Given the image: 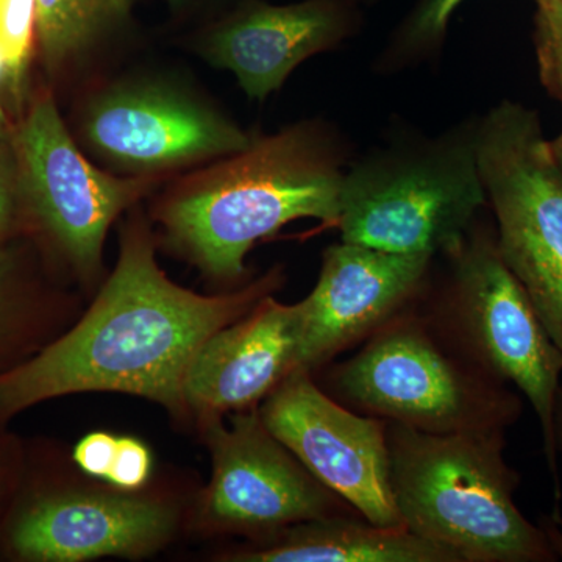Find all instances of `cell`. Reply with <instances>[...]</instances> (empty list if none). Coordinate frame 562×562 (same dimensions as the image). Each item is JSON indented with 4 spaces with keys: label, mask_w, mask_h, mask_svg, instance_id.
<instances>
[{
    "label": "cell",
    "mask_w": 562,
    "mask_h": 562,
    "mask_svg": "<svg viewBox=\"0 0 562 562\" xmlns=\"http://www.w3.org/2000/svg\"><path fill=\"white\" fill-rule=\"evenodd\" d=\"M279 281L272 271L235 294H194L161 272L149 233L135 225L85 319L0 375V420L85 391L127 392L179 409L184 376L202 344L247 316Z\"/></svg>",
    "instance_id": "cell-1"
},
{
    "label": "cell",
    "mask_w": 562,
    "mask_h": 562,
    "mask_svg": "<svg viewBox=\"0 0 562 562\" xmlns=\"http://www.w3.org/2000/svg\"><path fill=\"white\" fill-rule=\"evenodd\" d=\"M344 150L327 128L299 124L177 184L162 203L172 241L211 276L238 279L261 239L299 220L338 225Z\"/></svg>",
    "instance_id": "cell-2"
},
{
    "label": "cell",
    "mask_w": 562,
    "mask_h": 562,
    "mask_svg": "<svg viewBox=\"0 0 562 562\" xmlns=\"http://www.w3.org/2000/svg\"><path fill=\"white\" fill-rule=\"evenodd\" d=\"M391 487L403 528L458 562H554L552 543L516 503L506 432L430 435L386 422Z\"/></svg>",
    "instance_id": "cell-3"
},
{
    "label": "cell",
    "mask_w": 562,
    "mask_h": 562,
    "mask_svg": "<svg viewBox=\"0 0 562 562\" xmlns=\"http://www.w3.org/2000/svg\"><path fill=\"white\" fill-rule=\"evenodd\" d=\"M443 257L449 272L431 299L425 294V316L473 368L516 387L530 403L552 476L554 509H561L553 413L562 382V353L503 260L495 228L473 225L460 246Z\"/></svg>",
    "instance_id": "cell-4"
},
{
    "label": "cell",
    "mask_w": 562,
    "mask_h": 562,
    "mask_svg": "<svg viewBox=\"0 0 562 562\" xmlns=\"http://www.w3.org/2000/svg\"><path fill=\"white\" fill-rule=\"evenodd\" d=\"M487 205L479 121L436 138L395 140L346 171L341 241L392 254L447 255Z\"/></svg>",
    "instance_id": "cell-5"
},
{
    "label": "cell",
    "mask_w": 562,
    "mask_h": 562,
    "mask_svg": "<svg viewBox=\"0 0 562 562\" xmlns=\"http://www.w3.org/2000/svg\"><path fill=\"white\" fill-rule=\"evenodd\" d=\"M420 303L331 369L336 401L430 435L508 431L524 413L520 394L460 357Z\"/></svg>",
    "instance_id": "cell-6"
},
{
    "label": "cell",
    "mask_w": 562,
    "mask_h": 562,
    "mask_svg": "<svg viewBox=\"0 0 562 562\" xmlns=\"http://www.w3.org/2000/svg\"><path fill=\"white\" fill-rule=\"evenodd\" d=\"M479 162L503 260L562 353V171L539 114L494 106L479 120Z\"/></svg>",
    "instance_id": "cell-7"
},
{
    "label": "cell",
    "mask_w": 562,
    "mask_h": 562,
    "mask_svg": "<svg viewBox=\"0 0 562 562\" xmlns=\"http://www.w3.org/2000/svg\"><path fill=\"white\" fill-rule=\"evenodd\" d=\"M260 416L273 438L362 519L403 528L392 495L386 420L347 408L303 369L273 387Z\"/></svg>",
    "instance_id": "cell-8"
},
{
    "label": "cell",
    "mask_w": 562,
    "mask_h": 562,
    "mask_svg": "<svg viewBox=\"0 0 562 562\" xmlns=\"http://www.w3.org/2000/svg\"><path fill=\"white\" fill-rule=\"evenodd\" d=\"M13 143L21 198L74 265L91 271L111 222L150 190L151 180L120 179L92 166L49 94L32 103Z\"/></svg>",
    "instance_id": "cell-9"
},
{
    "label": "cell",
    "mask_w": 562,
    "mask_h": 562,
    "mask_svg": "<svg viewBox=\"0 0 562 562\" xmlns=\"http://www.w3.org/2000/svg\"><path fill=\"white\" fill-rule=\"evenodd\" d=\"M430 255L341 241L324 251L319 280L297 308L295 369L312 372L424 301Z\"/></svg>",
    "instance_id": "cell-10"
},
{
    "label": "cell",
    "mask_w": 562,
    "mask_h": 562,
    "mask_svg": "<svg viewBox=\"0 0 562 562\" xmlns=\"http://www.w3.org/2000/svg\"><path fill=\"white\" fill-rule=\"evenodd\" d=\"M83 133L102 158L139 176L222 160L254 139L206 103L149 83L103 92L85 114Z\"/></svg>",
    "instance_id": "cell-11"
},
{
    "label": "cell",
    "mask_w": 562,
    "mask_h": 562,
    "mask_svg": "<svg viewBox=\"0 0 562 562\" xmlns=\"http://www.w3.org/2000/svg\"><path fill=\"white\" fill-rule=\"evenodd\" d=\"M210 431L214 471L209 506L222 524L271 531L358 514L273 438L260 413L239 414L231 427L217 424Z\"/></svg>",
    "instance_id": "cell-12"
},
{
    "label": "cell",
    "mask_w": 562,
    "mask_h": 562,
    "mask_svg": "<svg viewBox=\"0 0 562 562\" xmlns=\"http://www.w3.org/2000/svg\"><path fill=\"white\" fill-rule=\"evenodd\" d=\"M360 16L341 0L272 5L241 0L203 33L199 52L214 68L231 70L243 91L265 101L292 70L357 32Z\"/></svg>",
    "instance_id": "cell-13"
},
{
    "label": "cell",
    "mask_w": 562,
    "mask_h": 562,
    "mask_svg": "<svg viewBox=\"0 0 562 562\" xmlns=\"http://www.w3.org/2000/svg\"><path fill=\"white\" fill-rule=\"evenodd\" d=\"M172 530L157 503L120 497L47 495L18 513L7 547L22 561L77 562L150 552Z\"/></svg>",
    "instance_id": "cell-14"
},
{
    "label": "cell",
    "mask_w": 562,
    "mask_h": 562,
    "mask_svg": "<svg viewBox=\"0 0 562 562\" xmlns=\"http://www.w3.org/2000/svg\"><path fill=\"white\" fill-rule=\"evenodd\" d=\"M297 341V308L268 295L202 344L184 376V403L209 413L257 405L294 371Z\"/></svg>",
    "instance_id": "cell-15"
},
{
    "label": "cell",
    "mask_w": 562,
    "mask_h": 562,
    "mask_svg": "<svg viewBox=\"0 0 562 562\" xmlns=\"http://www.w3.org/2000/svg\"><path fill=\"white\" fill-rule=\"evenodd\" d=\"M244 562H458L406 528L376 527L360 514L292 525L276 541L238 554Z\"/></svg>",
    "instance_id": "cell-16"
},
{
    "label": "cell",
    "mask_w": 562,
    "mask_h": 562,
    "mask_svg": "<svg viewBox=\"0 0 562 562\" xmlns=\"http://www.w3.org/2000/svg\"><path fill=\"white\" fill-rule=\"evenodd\" d=\"M136 0H36V40L60 68L131 24Z\"/></svg>",
    "instance_id": "cell-17"
},
{
    "label": "cell",
    "mask_w": 562,
    "mask_h": 562,
    "mask_svg": "<svg viewBox=\"0 0 562 562\" xmlns=\"http://www.w3.org/2000/svg\"><path fill=\"white\" fill-rule=\"evenodd\" d=\"M462 2L464 0H419L383 52L382 68L402 69L441 49L450 20Z\"/></svg>",
    "instance_id": "cell-18"
},
{
    "label": "cell",
    "mask_w": 562,
    "mask_h": 562,
    "mask_svg": "<svg viewBox=\"0 0 562 562\" xmlns=\"http://www.w3.org/2000/svg\"><path fill=\"white\" fill-rule=\"evenodd\" d=\"M36 36V0H0V54L5 66L3 81L20 92L33 38Z\"/></svg>",
    "instance_id": "cell-19"
},
{
    "label": "cell",
    "mask_w": 562,
    "mask_h": 562,
    "mask_svg": "<svg viewBox=\"0 0 562 562\" xmlns=\"http://www.w3.org/2000/svg\"><path fill=\"white\" fill-rule=\"evenodd\" d=\"M532 38L541 83L562 105V5L536 3Z\"/></svg>",
    "instance_id": "cell-20"
},
{
    "label": "cell",
    "mask_w": 562,
    "mask_h": 562,
    "mask_svg": "<svg viewBox=\"0 0 562 562\" xmlns=\"http://www.w3.org/2000/svg\"><path fill=\"white\" fill-rule=\"evenodd\" d=\"M149 475V449L136 439H117L113 464L105 480L121 490L133 491L143 486Z\"/></svg>",
    "instance_id": "cell-21"
},
{
    "label": "cell",
    "mask_w": 562,
    "mask_h": 562,
    "mask_svg": "<svg viewBox=\"0 0 562 562\" xmlns=\"http://www.w3.org/2000/svg\"><path fill=\"white\" fill-rule=\"evenodd\" d=\"M3 125L0 124V238L9 231L21 199L16 150Z\"/></svg>",
    "instance_id": "cell-22"
},
{
    "label": "cell",
    "mask_w": 562,
    "mask_h": 562,
    "mask_svg": "<svg viewBox=\"0 0 562 562\" xmlns=\"http://www.w3.org/2000/svg\"><path fill=\"white\" fill-rule=\"evenodd\" d=\"M116 443L117 439L109 432H91L77 443L76 450H74V461L88 475L106 479L111 464H113Z\"/></svg>",
    "instance_id": "cell-23"
},
{
    "label": "cell",
    "mask_w": 562,
    "mask_h": 562,
    "mask_svg": "<svg viewBox=\"0 0 562 562\" xmlns=\"http://www.w3.org/2000/svg\"><path fill=\"white\" fill-rule=\"evenodd\" d=\"M13 257L9 251L0 250V361L20 324V306L16 305L13 292Z\"/></svg>",
    "instance_id": "cell-24"
},
{
    "label": "cell",
    "mask_w": 562,
    "mask_h": 562,
    "mask_svg": "<svg viewBox=\"0 0 562 562\" xmlns=\"http://www.w3.org/2000/svg\"><path fill=\"white\" fill-rule=\"evenodd\" d=\"M542 528L547 532L550 543H552L558 561L562 560V517H543Z\"/></svg>",
    "instance_id": "cell-25"
},
{
    "label": "cell",
    "mask_w": 562,
    "mask_h": 562,
    "mask_svg": "<svg viewBox=\"0 0 562 562\" xmlns=\"http://www.w3.org/2000/svg\"><path fill=\"white\" fill-rule=\"evenodd\" d=\"M553 431L558 454H562V382L558 390L557 402H554Z\"/></svg>",
    "instance_id": "cell-26"
},
{
    "label": "cell",
    "mask_w": 562,
    "mask_h": 562,
    "mask_svg": "<svg viewBox=\"0 0 562 562\" xmlns=\"http://www.w3.org/2000/svg\"><path fill=\"white\" fill-rule=\"evenodd\" d=\"M168 3L169 9H171L172 13H181L187 9H190L191 5H194L198 0H165Z\"/></svg>",
    "instance_id": "cell-27"
},
{
    "label": "cell",
    "mask_w": 562,
    "mask_h": 562,
    "mask_svg": "<svg viewBox=\"0 0 562 562\" xmlns=\"http://www.w3.org/2000/svg\"><path fill=\"white\" fill-rule=\"evenodd\" d=\"M550 149H552L554 160H557L558 166H560L562 171V132L557 136V138L550 140Z\"/></svg>",
    "instance_id": "cell-28"
},
{
    "label": "cell",
    "mask_w": 562,
    "mask_h": 562,
    "mask_svg": "<svg viewBox=\"0 0 562 562\" xmlns=\"http://www.w3.org/2000/svg\"><path fill=\"white\" fill-rule=\"evenodd\" d=\"M5 76V66H3V57L0 54V81H3ZM0 124H5V114H3L2 105H0Z\"/></svg>",
    "instance_id": "cell-29"
},
{
    "label": "cell",
    "mask_w": 562,
    "mask_h": 562,
    "mask_svg": "<svg viewBox=\"0 0 562 562\" xmlns=\"http://www.w3.org/2000/svg\"><path fill=\"white\" fill-rule=\"evenodd\" d=\"M536 3H552V5H562V0H535Z\"/></svg>",
    "instance_id": "cell-30"
},
{
    "label": "cell",
    "mask_w": 562,
    "mask_h": 562,
    "mask_svg": "<svg viewBox=\"0 0 562 562\" xmlns=\"http://www.w3.org/2000/svg\"><path fill=\"white\" fill-rule=\"evenodd\" d=\"M341 2L351 3V5H355V3L360 2V0H341Z\"/></svg>",
    "instance_id": "cell-31"
}]
</instances>
